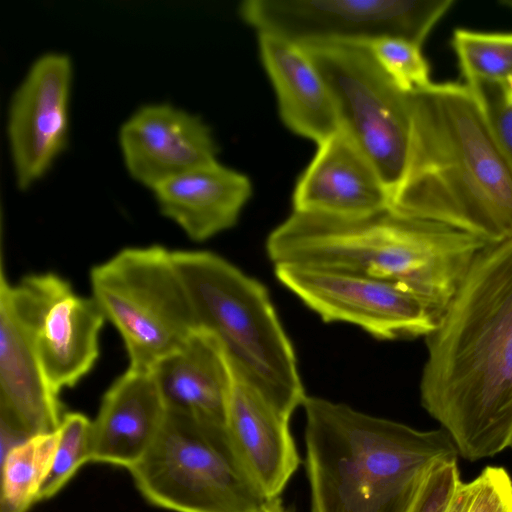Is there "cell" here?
<instances>
[{
    "mask_svg": "<svg viewBox=\"0 0 512 512\" xmlns=\"http://www.w3.org/2000/svg\"><path fill=\"white\" fill-rule=\"evenodd\" d=\"M166 413L152 372L128 368L106 391L92 421L90 462L129 470L154 443Z\"/></svg>",
    "mask_w": 512,
    "mask_h": 512,
    "instance_id": "17",
    "label": "cell"
},
{
    "mask_svg": "<svg viewBox=\"0 0 512 512\" xmlns=\"http://www.w3.org/2000/svg\"><path fill=\"white\" fill-rule=\"evenodd\" d=\"M171 252L197 328L220 342L240 376L293 414L307 395L265 286L215 253Z\"/></svg>",
    "mask_w": 512,
    "mask_h": 512,
    "instance_id": "5",
    "label": "cell"
},
{
    "mask_svg": "<svg viewBox=\"0 0 512 512\" xmlns=\"http://www.w3.org/2000/svg\"><path fill=\"white\" fill-rule=\"evenodd\" d=\"M407 162L390 207L476 236L512 234V164L476 95L458 82L409 93Z\"/></svg>",
    "mask_w": 512,
    "mask_h": 512,
    "instance_id": "2",
    "label": "cell"
},
{
    "mask_svg": "<svg viewBox=\"0 0 512 512\" xmlns=\"http://www.w3.org/2000/svg\"><path fill=\"white\" fill-rule=\"evenodd\" d=\"M277 279L325 322H347L381 340L428 336L438 320L415 294L356 273L275 265Z\"/></svg>",
    "mask_w": 512,
    "mask_h": 512,
    "instance_id": "11",
    "label": "cell"
},
{
    "mask_svg": "<svg viewBox=\"0 0 512 512\" xmlns=\"http://www.w3.org/2000/svg\"><path fill=\"white\" fill-rule=\"evenodd\" d=\"M381 68L405 93H413L431 85L430 67L421 46L398 37H382L369 43Z\"/></svg>",
    "mask_w": 512,
    "mask_h": 512,
    "instance_id": "24",
    "label": "cell"
},
{
    "mask_svg": "<svg viewBox=\"0 0 512 512\" xmlns=\"http://www.w3.org/2000/svg\"><path fill=\"white\" fill-rule=\"evenodd\" d=\"M269 512H291L283 504L281 497L271 500V507Z\"/></svg>",
    "mask_w": 512,
    "mask_h": 512,
    "instance_id": "29",
    "label": "cell"
},
{
    "mask_svg": "<svg viewBox=\"0 0 512 512\" xmlns=\"http://www.w3.org/2000/svg\"><path fill=\"white\" fill-rule=\"evenodd\" d=\"M451 45L466 84L512 78V33L457 28Z\"/></svg>",
    "mask_w": 512,
    "mask_h": 512,
    "instance_id": "22",
    "label": "cell"
},
{
    "mask_svg": "<svg viewBox=\"0 0 512 512\" xmlns=\"http://www.w3.org/2000/svg\"><path fill=\"white\" fill-rule=\"evenodd\" d=\"M1 424L30 438L55 432L63 418L59 395L43 374L32 337L0 290Z\"/></svg>",
    "mask_w": 512,
    "mask_h": 512,
    "instance_id": "16",
    "label": "cell"
},
{
    "mask_svg": "<svg viewBox=\"0 0 512 512\" xmlns=\"http://www.w3.org/2000/svg\"><path fill=\"white\" fill-rule=\"evenodd\" d=\"M151 190L162 215L190 239L204 241L236 224L253 189L248 176L216 160Z\"/></svg>",
    "mask_w": 512,
    "mask_h": 512,
    "instance_id": "18",
    "label": "cell"
},
{
    "mask_svg": "<svg viewBox=\"0 0 512 512\" xmlns=\"http://www.w3.org/2000/svg\"><path fill=\"white\" fill-rule=\"evenodd\" d=\"M420 401L464 459L494 457L512 441V234L475 257L425 337Z\"/></svg>",
    "mask_w": 512,
    "mask_h": 512,
    "instance_id": "1",
    "label": "cell"
},
{
    "mask_svg": "<svg viewBox=\"0 0 512 512\" xmlns=\"http://www.w3.org/2000/svg\"><path fill=\"white\" fill-rule=\"evenodd\" d=\"M317 147L295 185L294 212L359 218L390 207L379 173L346 131Z\"/></svg>",
    "mask_w": 512,
    "mask_h": 512,
    "instance_id": "15",
    "label": "cell"
},
{
    "mask_svg": "<svg viewBox=\"0 0 512 512\" xmlns=\"http://www.w3.org/2000/svg\"><path fill=\"white\" fill-rule=\"evenodd\" d=\"M467 512H512V478L500 466H486L470 481Z\"/></svg>",
    "mask_w": 512,
    "mask_h": 512,
    "instance_id": "26",
    "label": "cell"
},
{
    "mask_svg": "<svg viewBox=\"0 0 512 512\" xmlns=\"http://www.w3.org/2000/svg\"><path fill=\"white\" fill-rule=\"evenodd\" d=\"M509 448H511V449H512V441H511V443H510V446H509Z\"/></svg>",
    "mask_w": 512,
    "mask_h": 512,
    "instance_id": "32",
    "label": "cell"
},
{
    "mask_svg": "<svg viewBox=\"0 0 512 512\" xmlns=\"http://www.w3.org/2000/svg\"><path fill=\"white\" fill-rule=\"evenodd\" d=\"M466 85L476 95L498 144L512 164V78Z\"/></svg>",
    "mask_w": 512,
    "mask_h": 512,
    "instance_id": "25",
    "label": "cell"
},
{
    "mask_svg": "<svg viewBox=\"0 0 512 512\" xmlns=\"http://www.w3.org/2000/svg\"><path fill=\"white\" fill-rule=\"evenodd\" d=\"M300 45L332 96L341 128L374 165L391 201L407 162L409 93L401 91L385 73L368 43Z\"/></svg>",
    "mask_w": 512,
    "mask_h": 512,
    "instance_id": "8",
    "label": "cell"
},
{
    "mask_svg": "<svg viewBox=\"0 0 512 512\" xmlns=\"http://www.w3.org/2000/svg\"><path fill=\"white\" fill-rule=\"evenodd\" d=\"M129 472L147 501L175 512H259L269 501L239 461L225 427L171 410Z\"/></svg>",
    "mask_w": 512,
    "mask_h": 512,
    "instance_id": "6",
    "label": "cell"
},
{
    "mask_svg": "<svg viewBox=\"0 0 512 512\" xmlns=\"http://www.w3.org/2000/svg\"><path fill=\"white\" fill-rule=\"evenodd\" d=\"M92 421L79 412L63 415L50 469L39 492V501L56 495L91 458Z\"/></svg>",
    "mask_w": 512,
    "mask_h": 512,
    "instance_id": "23",
    "label": "cell"
},
{
    "mask_svg": "<svg viewBox=\"0 0 512 512\" xmlns=\"http://www.w3.org/2000/svg\"><path fill=\"white\" fill-rule=\"evenodd\" d=\"M0 268V290L29 330L45 379L59 395L95 365L105 316L92 297L78 295L56 273L32 274L12 285Z\"/></svg>",
    "mask_w": 512,
    "mask_h": 512,
    "instance_id": "10",
    "label": "cell"
},
{
    "mask_svg": "<svg viewBox=\"0 0 512 512\" xmlns=\"http://www.w3.org/2000/svg\"><path fill=\"white\" fill-rule=\"evenodd\" d=\"M270 507H271V500H269L259 512H269Z\"/></svg>",
    "mask_w": 512,
    "mask_h": 512,
    "instance_id": "31",
    "label": "cell"
},
{
    "mask_svg": "<svg viewBox=\"0 0 512 512\" xmlns=\"http://www.w3.org/2000/svg\"><path fill=\"white\" fill-rule=\"evenodd\" d=\"M482 239L391 207L359 218L292 212L268 236L275 264L344 271L385 280L418 296L439 321Z\"/></svg>",
    "mask_w": 512,
    "mask_h": 512,
    "instance_id": "3",
    "label": "cell"
},
{
    "mask_svg": "<svg viewBox=\"0 0 512 512\" xmlns=\"http://www.w3.org/2000/svg\"><path fill=\"white\" fill-rule=\"evenodd\" d=\"M471 483L461 481L445 512H467L471 498Z\"/></svg>",
    "mask_w": 512,
    "mask_h": 512,
    "instance_id": "28",
    "label": "cell"
},
{
    "mask_svg": "<svg viewBox=\"0 0 512 512\" xmlns=\"http://www.w3.org/2000/svg\"><path fill=\"white\" fill-rule=\"evenodd\" d=\"M291 416L232 367L225 429L239 461L266 500L280 497L301 463L290 431Z\"/></svg>",
    "mask_w": 512,
    "mask_h": 512,
    "instance_id": "14",
    "label": "cell"
},
{
    "mask_svg": "<svg viewBox=\"0 0 512 512\" xmlns=\"http://www.w3.org/2000/svg\"><path fill=\"white\" fill-rule=\"evenodd\" d=\"M500 4L512 10V0H503Z\"/></svg>",
    "mask_w": 512,
    "mask_h": 512,
    "instance_id": "30",
    "label": "cell"
},
{
    "mask_svg": "<svg viewBox=\"0 0 512 512\" xmlns=\"http://www.w3.org/2000/svg\"><path fill=\"white\" fill-rule=\"evenodd\" d=\"M460 483L458 459L438 464L427 476L408 512H445Z\"/></svg>",
    "mask_w": 512,
    "mask_h": 512,
    "instance_id": "27",
    "label": "cell"
},
{
    "mask_svg": "<svg viewBox=\"0 0 512 512\" xmlns=\"http://www.w3.org/2000/svg\"><path fill=\"white\" fill-rule=\"evenodd\" d=\"M258 47L285 126L317 145L336 133L341 126L332 96L303 47L269 33H258Z\"/></svg>",
    "mask_w": 512,
    "mask_h": 512,
    "instance_id": "20",
    "label": "cell"
},
{
    "mask_svg": "<svg viewBox=\"0 0 512 512\" xmlns=\"http://www.w3.org/2000/svg\"><path fill=\"white\" fill-rule=\"evenodd\" d=\"M57 431L32 436L2 456L0 512H27L39 501L50 469Z\"/></svg>",
    "mask_w": 512,
    "mask_h": 512,
    "instance_id": "21",
    "label": "cell"
},
{
    "mask_svg": "<svg viewBox=\"0 0 512 512\" xmlns=\"http://www.w3.org/2000/svg\"><path fill=\"white\" fill-rule=\"evenodd\" d=\"M72 63L62 52L38 56L8 102L6 135L15 182L27 189L65 149Z\"/></svg>",
    "mask_w": 512,
    "mask_h": 512,
    "instance_id": "12",
    "label": "cell"
},
{
    "mask_svg": "<svg viewBox=\"0 0 512 512\" xmlns=\"http://www.w3.org/2000/svg\"><path fill=\"white\" fill-rule=\"evenodd\" d=\"M118 140L129 175L150 189L218 160V145L208 124L168 102L138 107L121 124Z\"/></svg>",
    "mask_w": 512,
    "mask_h": 512,
    "instance_id": "13",
    "label": "cell"
},
{
    "mask_svg": "<svg viewBox=\"0 0 512 512\" xmlns=\"http://www.w3.org/2000/svg\"><path fill=\"white\" fill-rule=\"evenodd\" d=\"M90 285L122 337L129 369L151 372L198 330L172 252L162 246L120 250L91 269Z\"/></svg>",
    "mask_w": 512,
    "mask_h": 512,
    "instance_id": "7",
    "label": "cell"
},
{
    "mask_svg": "<svg viewBox=\"0 0 512 512\" xmlns=\"http://www.w3.org/2000/svg\"><path fill=\"white\" fill-rule=\"evenodd\" d=\"M453 0H246L240 17L258 33L298 44L371 43L398 37L422 47Z\"/></svg>",
    "mask_w": 512,
    "mask_h": 512,
    "instance_id": "9",
    "label": "cell"
},
{
    "mask_svg": "<svg viewBox=\"0 0 512 512\" xmlns=\"http://www.w3.org/2000/svg\"><path fill=\"white\" fill-rule=\"evenodd\" d=\"M151 372L167 410L225 427L232 367L212 334L196 330Z\"/></svg>",
    "mask_w": 512,
    "mask_h": 512,
    "instance_id": "19",
    "label": "cell"
},
{
    "mask_svg": "<svg viewBox=\"0 0 512 512\" xmlns=\"http://www.w3.org/2000/svg\"><path fill=\"white\" fill-rule=\"evenodd\" d=\"M310 512H408L424 481L459 453L443 429L417 430L307 396Z\"/></svg>",
    "mask_w": 512,
    "mask_h": 512,
    "instance_id": "4",
    "label": "cell"
}]
</instances>
